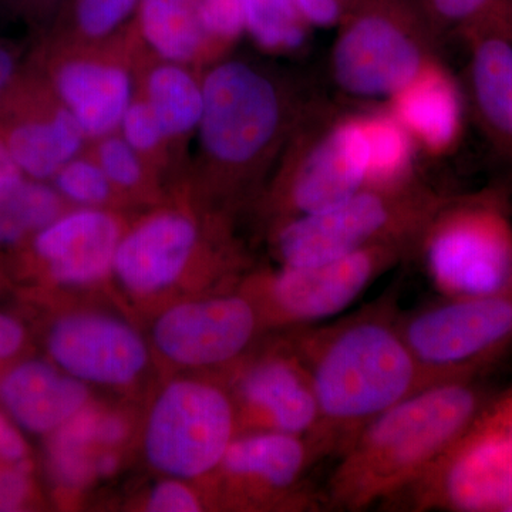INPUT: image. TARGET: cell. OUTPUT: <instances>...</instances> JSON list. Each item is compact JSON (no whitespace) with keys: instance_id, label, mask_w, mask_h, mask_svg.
I'll list each match as a JSON object with an SVG mask.
<instances>
[{"instance_id":"obj_9","label":"cell","mask_w":512,"mask_h":512,"mask_svg":"<svg viewBox=\"0 0 512 512\" xmlns=\"http://www.w3.org/2000/svg\"><path fill=\"white\" fill-rule=\"evenodd\" d=\"M404 339L430 384L473 377L512 338V286L400 313Z\"/></svg>"},{"instance_id":"obj_41","label":"cell","mask_w":512,"mask_h":512,"mask_svg":"<svg viewBox=\"0 0 512 512\" xmlns=\"http://www.w3.org/2000/svg\"><path fill=\"white\" fill-rule=\"evenodd\" d=\"M16 60L8 47L0 46V94L5 92L6 87L15 74Z\"/></svg>"},{"instance_id":"obj_18","label":"cell","mask_w":512,"mask_h":512,"mask_svg":"<svg viewBox=\"0 0 512 512\" xmlns=\"http://www.w3.org/2000/svg\"><path fill=\"white\" fill-rule=\"evenodd\" d=\"M89 399L86 383L45 360H23L0 377V403L30 433L52 434Z\"/></svg>"},{"instance_id":"obj_36","label":"cell","mask_w":512,"mask_h":512,"mask_svg":"<svg viewBox=\"0 0 512 512\" xmlns=\"http://www.w3.org/2000/svg\"><path fill=\"white\" fill-rule=\"evenodd\" d=\"M296 8L309 23L316 28H332L340 25L353 0H293Z\"/></svg>"},{"instance_id":"obj_13","label":"cell","mask_w":512,"mask_h":512,"mask_svg":"<svg viewBox=\"0 0 512 512\" xmlns=\"http://www.w3.org/2000/svg\"><path fill=\"white\" fill-rule=\"evenodd\" d=\"M264 332L258 306L239 288L170 306L154 322L151 339L174 365L228 372Z\"/></svg>"},{"instance_id":"obj_42","label":"cell","mask_w":512,"mask_h":512,"mask_svg":"<svg viewBox=\"0 0 512 512\" xmlns=\"http://www.w3.org/2000/svg\"><path fill=\"white\" fill-rule=\"evenodd\" d=\"M119 463V457H117V454H114L113 450H110V448L100 451L96 456L97 477H107L116 473Z\"/></svg>"},{"instance_id":"obj_17","label":"cell","mask_w":512,"mask_h":512,"mask_svg":"<svg viewBox=\"0 0 512 512\" xmlns=\"http://www.w3.org/2000/svg\"><path fill=\"white\" fill-rule=\"evenodd\" d=\"M120 239L113 215L87 208L60 215L37 231L33 249L53 282L83 288L97 284L113 271Z\"/></svg>"},{"instance_id":"obj_8","label":"cell","mask_w":512,"mask_h":512,"mask_svg":"<svg viewBox=\"0 0 512 512\" xmlns=\"http://www.w3.org/2000/svg\"><path fill=\"white\" fill-rule=\"evenodd\" d=\"M237 436V409L227 384L174 380L148 413L144 453L161 473L191 480L217 471Z\"/></svg>"},{"instance_id":"obj_10","label":"cell","mask_w":512,"mask_h":512,"mask_svg":"<svg viewBox=\"0 0 512 512\" xmlns=\"http://www.w3.org/2000/svg\"><path fill=\"white\" fill-rule=\"evenodd\" d=\"M284 119L275 84L244 62H225L202 84L200 133L212 160L247 165L271 146Z\"/></svg>"},{"instance_id":"obj_11","label":"cell","mask_w":512,"mask_h":512,"mask_svg":"<svg viewBox=\"0 0 512 512\" xmlns=\"http://www.w3.org/2000/svg\"><path fill=\"white\" fill-rule=\"evenodd\" d=\"M315 441L278 431L239 433L229 444L217 473L232 507H282L320 511L326 505L305 483L309 468L322 460Z\"/></svg>"},{"instance_id":"obj_12","label":"cell","mask_w":512,"mask_h":512,"mask_svg":"<svg viewBox=\"0 0 512 512\" xmlns=\"http://www.w3.org/2000/svg\"><path fill=\"white\" fill-rule=\"evenodd\" d=\"M227 373L238 434L278 431L316 440L318 400L311 375L289 338L264 350L252 349Z\"/></svg>"},{"instance_id":"obj_45","label":"cell","mask_w":512,"mask_h":512,"mask_svg":"<svg viewBox=\"0 0 512 512\" xmlns=\"http://www.w3.org/2000/svg\"><path fill=\"white\" fill-rule=\"evenodd\" d=\"M507 512H512V505L510 508H508V511Z\"/></svg>"},{"instance_id":"obj_21","label":"cell","mask_w":512,"mask_h":512,"mask_svg":"<svg viewBox=\"0 0 512 512\" xmlns=\"http://www.w3.org/2000/svg\"><path fill=\"white\" fill-rule=\"evenodd\" d=\"M84 136L76 117L62 107L49 116L12 124L3 141L22 174L42 181L55 177L76 157Z\"/></svg>"},{"instance_id":"obj_27","label":"cell","mask_w":512,"mask_h":512,"mask_svg":"<svg viewBox=\"0 0 512 512\" xmlns=\"http://www.w3.org/2000/svg\"><path fill=\"white\" fill-rule=\"evenodd\" d=\"M60 192L42 181L13 175L0 181V212L22 225L28 232L40 231L60 217Z\"/></svg>"},{"instance_id":"obj_44","label":"cell","mask_w":512,"mask_h":512,"mask_svg":"<svg viewBox=\"0 0 512 512\" xmlns=\"http://www.w3.org/2000/svg\"><path fill=\"white\" fill-rule=\"evenodd\" d=\"M510 5H511V20H512V0H510Z\"/></svg>"},{"instance_id":"obj_3","label":"cell","mask_w":512,"mask_h":512,"mask_svg":"<svg viewBox=\"0 0 512 512\" xmlns=\"http://www.w3.org/2000/svg\"><path fill=\"white\" fill-rule=\"evenodd\" d=\"M447 201L416 181L400 187H363L348 200L315 214L288 218L275 234L285 266L318 265L375 245L419 244Z\"/></svg>"},{"instance_id":"obj_35","label":"cell","mask_w":512,"mask_h":512,"mask_svg":"<svg viewBox=\"0 0 512 512\" xmlns=\"http://www.w3.org/2000/svg\"><path fill=\"white\" fill-rule=\"evenodd\" d=\"M32 464L23 461L13 466H0V512L19 511L32 497Z\"/></svg>"},{"instance_id":"obj_4","label":"cell","mask_w":512,"mask_h":512,"mask_svg":"<svg viewBox=\"0 0 512 512\" xmlns=\"http://www.w3.org/2000/svg\"><path fill=\"white\" fill-rule=\"evenodd\" d=\"M416 251L447 298L493 295L512 286V222L495 195L447 198Z\"/></svg>"},{"instance_id":"obj_7","label":"cell","mask_w":512,"mask_h":512,"mask_svg":"<svg viewBox=\"0 0 512 512\" xmlns=\"http://www.w3.org/2000/svg\"><path fill=\"white\" fill-rule=\"evenodd\" d=\"M416 252L407 242L375 245L318 265L285 266L242 286L266 330L318 325L348 309L384 272Z\"/></svg>"},{"instance_id":"obj_31","label":"cell","mask_w":512,"mask_h":512,"mask_svg":"<svg viewBox=\"0 0 512 512\" xmlns=\"http://www.w3.org/2000/svg\"><path fill=\"white\" fill-rule=\"evenodd\" d=\"M136 2L137 0H79L77 22L87 36L109 35L111 30L127 18Z\"/></svg>"},{"instance_id":"obj_26","label":"cell","mask_w":512,"mask_h":512,"mask_svg":"<svg viewBox=\"0 0 512 512\" xmlns=\"http://www.w3.org/2000/svg\"><path fill=\"white\" fill-rule=\"evenodd\" d=\"M244 30L262 49L293 52L305 45L309 23L293 0H241Z\"/></svg>"},{"instance_id":"obj_16","label":"cell","mask_w":512,"mask_h":512,"mask_svg":"<svg viewBox=\"0 0 512 512\" xmlns=\"http://www.w3.org/2000/svg\"><path fill=\"white\" fill-rule=\"evenodd\" d=\"M197 244L195 222L178 212H164L120 239L113 272L131 295L156 296L177 284Z\"/></svg>"},{"instance_id":"obj_29","label":"cell","mask_w":512,"mask_h":512,"mask_svg":"<svg viewBox=\"0 0 512 512\" xmlns=\"http://www.w3.org/2000/svg\"><path fill=\"white\" fill-rule=\"evenodd\" d=\"M57 191L77 204L99 205L109 198L110 180L99 164L87 160L69 161L55 175Z\"/></svg>"},{"instance_id":"obj_33","label":"cell","mask_w":512,"mask_h":512,"mask_svg":"<svg viewBox=\"0 0 512 512\" xmlns=\"http://www.w3.org/2000/svg\"><path fill=\"white\" fill-rule=\"evenodd\" d=\"M123 138L131 147L141 153L153 150L163 140L164 133L156 114L147 101L131 103L121 119Z\"/></svg>"},{"instance_id":"obj_2","label":"cell","mask_w":512,"mask_h":512,"mask_svg":"<svg viewBox=\"0 0 512 512\" xmlns=\"http://www.w3.org/2000/svg\"><path fill=\"white\" fill-rule=\"evenodd\" d=\"M484 394L471 380L431 384L357 431L338 454L325 501L363 511L393 501L439 460L477 419Z\"/></svg>"},{"instance_id":"obj_22","label":"cell","mask_w":512,"mask_h":512,"mask_svg":"<svg viewBox=\"0 0 512 512\" xmlns=\"http://www.w3.org/2000/svg\"><path fill=\"white\" fill-rule=\"evenodd\" d=\"M470 84L488 130L512 146V37L485 32L470 37Z\"/></svg>"},{"instance_id":"obj_32","label":"cell","mask_w":512,"mask_h":512,"mask_svg":"<svg viewBox=\"0 0 512 512\" xmlns=\"http://www.w3.org/2000/svg\"><path fill=\"white\" fill-rule=\"evenodd\" d=\"M195 5L207 36L229 42L244 32L241 0H195Z\"/></svg>"},{"instance_id":"obj_20","label":"cell","mask_w":512,"mask_h":512,"mask_svg":"<svg viewBox=\"0 0 512 512\" xmlns=\"http://www.w3.org/2000/svg\"><path fill=\"white\" fill-rule=\"evenodd\" d=\"M55 87L64 107L90 137L107 136L120 126L131 104L130 77L113 64L66 62L55 73Z\"/></svg>"},{"instance_id":"obj_24","label":"cell","mask_w":512,"mask_h":512,"mask_svg":"<svg viewBox=\"0 0 512 512\" xmlns=\"http://www.w3.org/2000/svg\"><path fill=\"white\" fill-rule=\"evenodd\" d=\"M362 121L369 146L366 185L390 188L416 181V143L400 121L389 109L362 114Z\"/></svg>"},{"instance_id":"obj_34","label":"cell","mask_w":512,"mask_h":512,"mask_svg":"<svg viewBox=\"0 0 512 512\" xmlns=\"http://www.w3.org/2000/svg\"><path fill=\"white\" fill-rule=\"evenodd\" d=\"M146 510L151 512H197L202 510L198 495L180 478L163 481L148 495Z\"/></svg>"},{"instance_id":"obj_6","label":"cell","mask_w":512,"mask_h":512,"mask_svg":"<svg viewBox=\"0 0 512 512\" xmlns=\"http://www.w3.org/2000/svg\"><path fill=\"white\" fill-rule=\"evenodd\" d=\"M400 0H355L340 22L332 76L343 92L390 97L433 59L419 23Z\"/></svg>"},{"instance_id":"obj_39","label":"cell","mask_w":512,"mask_h":512,"mask_svg":"<svg viewBox=\"0 0 512 512\" xmlns=\"http://www.w3.org/2000/svg\"><path fill=\"white\" fill-rule=\"evenodd\" d=\"M25 329L19 320L0 313V362L18 355L25 345Z\"/></svg>"},{"instance_id":"obj_30","label":"cell","mask_w":512,"mask_h":512,"mask_svg":"<svg viewBox=\"0 0 512 512\" xmlns=\"http://www.w3.org/2000/svg\"><path fill=\"white\" fill-rule=\"evenodd\" d=\"M99 165L110 183L120 187H134L141 178V164L137 151L124 138L107 137L99 147Z\"/></svg>"},{"instance_id":"obj_37","label":"cell","mask_w":512,"mask_h":512,"mask_svg":"<svg viewBox=\"0 0 512 512\" xmlns=\"http://www.w3.org/2000/svg\"><path fill=\"white\" fill-rule=\"evenodd\" d=\"M28 460V444L12 421L0 413V466H13Z\"/></svg>"},{"instance_id":"obj_40","label":"cell","mask_w":512,"mask_h":512,"mask_svg":"<svg viewBox=\"0 0 512 512\" xmlns=\"http://www.w3.org/2000/svg\"><path fill=\"white\" fill-rule=\"evenodd\" d=\"M26 234L28 231L22 225L0 212V248L19 244Z\"/></svg>"},{"instance_id":"obj_25","label":"cell","mask_w":512,"mask_h":512,"mask_svg":"<svg viewBox=\"0 0 512 512\" xmlns=\"http://www.w3.org/2000/svg\"><path fill=\"white\" fill-rule=\"evenodd\" d=\"M147 93L148 106L165 137L183 136L200 124L202 87L180 64L156 67L148 77Z\"/></svg>"},{"instance_id":"obj_23","label":"cell","mask_w":512,"mask_h":512,"mask_svg":"<svg viewBox=\"0 0 512 512\" xmlns=\"http://www.w3.org/2000/svg\"><path fill=\"white\" fill-rule=\"evenodd\" d=\"M140 22L148 45L170 63L190 62L207 36L195 0H141Z\"/></svg>"},{"instance_id":"obj_19","label":"cell","mask_w":512,"mask_h":512,"mask_svg":"<svg viewBox=\"0 0 512 512\" xmlns=\"http://www.w3.org/2000/svg\"><path fill=\"white\" fill-rule=\"evenodd\" d=\"M389 110L416 146L431 156L453 151L463 134V94L456 79L434 59L390 97Z\"/></svg>"},{"instance_id":"obj_1","label":"cell","mask_w":512,"mask_h":512,"mask_svg":"<svg viewBox=\"0 0 512 512\" xmlns=\"http://www.w3.org/2000/svg\"><path fill=\"white\" fill-rule=\"evenodd\" d=\"M288 338L311 375L323 457L338 456L369 421L431 386L404 339L394 293Z\"/></svg>"},{"instance_id":"obj_28","label":"cell","mask_w":512,"mask_h":512,"mask_svg":"<svg viewBox=\"0 0 512 512\" xmlns=\"http://www.w3.org/2000/svg\"><path fill=\"white\" fill-rule=\"evenodd\" d=\"M437 23L470 37L501 32L512 37L510 0H421Z\"/></svg>"},{"instance_id":"obj_38","label":"cell","mask_w":512,"mask_h":512,"mask_svg":"<svg viewBox=\"0 0 512 512\" xmlns=\"http://www.w3.org/2000/svg\"><path fill=\"white\" fill-rule=\"evenodd\" d=\"M128 436V423L121 414L101 412L97 416L96 439L99 446L113 448L124 443Z\"/></svg>"},{"instance_id":"obj_14","label":"cell","mask_w":512,"mask_h":512,"mask_svg":"<svg viewBox=\"0 0 512 512\" xmlns=\"http://www.w3.org/2000/svg\"><path fill=\"white\" fill-rule=\"evenodd\" d=\"M285 185L286 217L328 210L366 187L369 146L362 114L319 124Z\"/></svg>"},{"instance_id":"obj_15","label":"cell","mask_w":512,"mask_h":512,"mask_svg":"<svg viewBox=\"0 0 512 512\" xmlns=\"http://www.w3.org/2000/svg\"><path fill=\"white\" fill-rule=\"evenodd\" d=\"M46 348L57 367L86 384L128 386L143 375L148 363L143 336L107 313L60 316L47 332Z\"/></svg>"},{"instance_id":"obj_5","label":"cell","mask_w":512,"mask_h":512,"mask_svg":"<svg viewBox=\"0 0 512 512\" xmlns=\"http://www.w3.org/2000/svg\"><path fill=\"white\" fill-rule=\"evenodd\" d=\"M397 498L412 511L507 512L512 505V394L484 407L466 433Z\"/></svg>"},{"instance_id":"obj_43","label":"cell","mask_w":512,"mask_h":512,"mask_svg":"<svg viewBox=\"0 0 512 512\" xmlns=\"http://www.w3.org/2000/svg\"><path fill=\"white\" fill-rule=\"evenodd\" d=\"M18 174H22V171L19 170L18 165L15 164L12 156H10L5 141H3V138H0V181Z\"/></svg>"}]
</instances>
